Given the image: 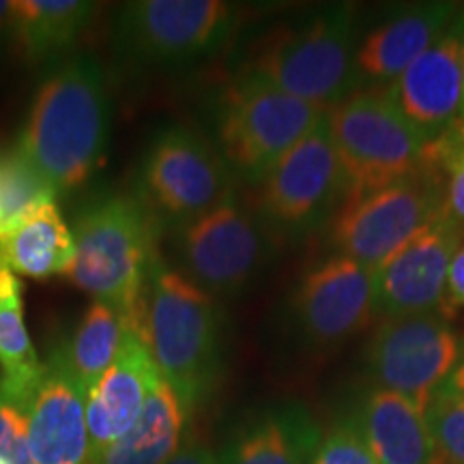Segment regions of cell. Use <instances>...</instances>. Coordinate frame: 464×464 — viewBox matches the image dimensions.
Instances as JSON below:
<instances>
[{"instance_id":"cell-1","label":"cell","mask_w":464,"mask_h":464,"mask_svg":"<svg viewBox=\"0 0 464 464\" xmlns=\"http://www.w3.org/2000/svg\"><path fill=\"white\" fill-rule=\"evenodd\" d=\"M112 100L106 69L92 54L52 65L34 91L17 142L58 194L84 188L106 158Z\"/></svg>"},{"instance_id":"cell-2","label":"cell","mask_w":464,"mask_h":464,"mask_svg":"<svg viewBox=\"0 0 464 464\" xmlns=\"http://www.w3.org/2000/svg\"><path fill=\"white\" fill-rule=\"evenodd\" d=\"M133 327L188 413L211 398L222 376V310L161 252L150 263Z\"/></svg>"},{"instance_id":"cell-3","label":"cell","mask_w":464,"mask_h":464,"mask_svg":"<svg viewBox=\"0 0 464 464\" xmlns=\"http://www.w3.org/2000/svg\"><path fill=\"white\" fill-rule=\"evenodd\" d=\"M75 260L67 277L95 301L116 307L136 324L160 230L131 191L103 189L73 218Z\"/></svg>"},{"instance_id":"cell-4","label":"cell","mask_w":464,"mask_h":464,"mask_svg":"<svg viewBox=\"0 0 464 464\" xmlns=\"http://www.w3.org/2000/svg\"><path fill=\"white\" fill-rule=\"evenodd\" d=\"M355 52V17L340 5L266 33L239 72L329 112L359 91Z\"/></svg>"},{"instance_id":"cell-5","label":"cell","mask_w":464,"mask_h":464,"mask_svg":"<svg viewBox=\"0 0 464 464\" xmlns=\"http://www.w3.org/2000/svg\"><path fill=\"white\" fill-rule=\"evenodd\" d=\"M241 15L239 5L224 0H131L114 9L110 44L133 72H170L224 52Z\"/></svg>"},{"instance_id":"cell-6","label":"cell","mask_w":464,"mask_h":464,"mask_svg":"<svg viewBox=\"0 0 464 464\" xmlns=\"http://www.w3.org/2000/svg\"><path fill=\"white\" fill-rule=\"evenodd\" d=\"M327 112L237 72L213 103L211 140L237 181L256 185Z\"/></svg>"},{"instance_id":"cell-7","label":"cell","mask_w":464,"mask_h":464,"mask_svg":"<svg viewBox=\"0 0 464 464\" xmlns=\"http://www.w3.org/2000/svg\"><path fill=\"white\" fill-rule=\"evenodd\" d=\"M237 179L213 140L189 125H166L150 136L133 174L131 194L160 235L222 205Z\"/></svg>"},{"instance_id":"cell-8","label":"cell","mask_w":464,"mask_h":464,"mask_svg":"<svg viewBox=\"0 0 464 464\" xmlns=\"http://www.w3.org/2000/svg\"><path fill=\"white\" fill-rule=\"evenodd\" d=\"M348 198L370 194L426 166L432 138L406 119L385 89L355 91L327 112Z\"/></svg>"},{"instance_id":"cell-9","label":"cell","mask_w":464,"mask_h":464,"mask_svg":"<svg viewBox=\"0 0 464 464\" xmlns=\"http://www.w3.org/2000/svg\"><path fill=\"white\" fill-rule=\"evenodd\" d=\"M164 237L170 252L168 265L216 299L243 293L274 249L256 211H249L237 194Z\"/></svg>"},{"instance_id":"cell-10","label":"cell","mask_w":464,"mask_h":464,"mask_svg":"<svg viewBox=\"0 0 464 464\" xmlns=\"http://www.w3.org/2000/svg\"><path fill=\"white\" fill-rule=\"evenodd\" d=\"M256 216L274 241L305 239L334 219L348 198L327 114L256 185Z\"/></svg>"},{"instance_id":"cell-11","label":"cell","mask_w":464,"mask_h":464,"mask_svg":"<svg viewBox=\"0 0 464 464\" xmlns=\"http://www.w3.org/2000/svg\"><path fill=\"white\" fill-rule=\"evenodd\" d=\"M445 211V185L428 164L370 194L346 198L332 219L335 254L376 271L417 230Z\"/></svg>"},{"instance_id":"cell-12","label":"cell","mask_w":464,"mask_h":464,"mask_svg":"<svg viewBox=\"0 0 464 464\" xmlns=\"http://www.w3.org/2000/svg\"><path fill=\"white\" fill-rule=\"evenodd\" d=\"M462 355L448 312L382 318L365 353L376 387L396 392L426 409L432 393L448 382Z\"/></svg>"},{"instance_id":"cell-13","label":"cell","mask_w":464,"mask_h":464,"mask_svg":"<svg viewBox=\"0 0 464 464\" xmlns=\"http://www.w3.org/2000/svg\"><path fill=\"white\" fill-rule=\"evenodd\" d=\"M376 316L374 271L342 254L310 266L290 295L295 332L312 346L340 344Z\"/></svg>"},{"instance_id":"cell-14","label":"cell","mask_w":464,"mask_h":464,"mask_svg":"<svg viewBox=\"0 0 464 464\" xmlns=\"http://www.w3.org/2000/svg\"><path fill=\"white\" fill-rule=\"evenodd\" d=\"M462 241L464 226L450 216L448 208L409 237L374 271L379 316L448 312L450 265Z\"/></svg>"},{"instance_id":"cell-15","label":"cell","mask_w":464,"mask_h":464,"mask_svg":"<svg viewBox=\"0 0 464 464\" xmlns=\"http://www.w3.org/2000/svg\"><path fill=\"white\" fill-rule=\"evenodd\" d=\"M464 54V9L396 82L385 89L406 119L437 138L458 121Z\"/></svg>"},{"instance_id":"cell-16","label":"cell","mask_w":464,"mask_h":464,"mask_svg":"<svg viewBox=\"0 0 464 464\" xmlns=\"http://www.w3.org/2000/svg\"><path fill=\"white\" fill-rule=\"evenodd\" d=\"M160 382L161 374L147 342L130 324L119 357L86 393L91 464L138 421L144 404Z\"/></svg>"},{"instance_id":"cell-17","label":"cell","mask_w":464,"mask_h":464,"mask_svg":"<svg viewBox=\"0 0 464 464\" xmlns=\"http://www.w3.org/2000/svg\"><path fill=\"white\" fill-rule=\"evenodd\" d=\"M24 406L34 464H91L86 392L48 359Z\"/></svg>"},{"instance_id":"cell-18","label":"cell","mask_w":464,"mask_h":464,"mask_svg":"<svg viewBox=\"0 0 464 464\" xmlns=\"http://www.w3.org/2000/svg\"><path fill=\"white\" fill-rule=\"evenodd\" d=\"M458 3H421L398 11L357 42L355 73L362 86H390L443 34Z\"/></svg>"},{"instance_id":"cell-19","label":"cell","mask_w":464,"mask_h":464,"mask_svg":"<svg viewBox=\"0 0 464 464\" xmlns=\"http://www.w3.org/2000/svg\"><path fill=\"white\" fill-rule=\"evenodd\" d=\"M321 423L304 402L284 400L260 409L237 428L219 454L222 464H312Z\"/></svg>"},{"instance_id":"cell-20","label":"cell","mask_w":464,"mask_h":464,"mask_svg":"<svg viewBox=\"0 0 464 464\" xmlns=\"http://www.w3.org/2000/svg\"><path fill=\"white\" fill-rule=\"evenodd\" d=\"M351 415L379 464H445L426 411L413 400L374 387Z\"/></svg>"},{"instance_id":"cell-21","label":"cell","mask_w":464,"mask_h":464,"mask_svg":"<svg viewBox=\"0 0 464 464\" xmlns=\"http://www.w3.org/2000/svg\"><path fill=\"white\" fill-rule=\"evenodd\" d=\"M97 7L84 0H14L9 39L28 65L52 67L75 54Z\"/></svg>"},{"instance_id":"cell-22","label":"cell","mask_w":464,"mask_h":464,"mask_svg":"<svg viewBox=\"0 0 464 464\" xmlns=\"http://www.w3.org/2000/svg\"><path fill=\"white\" fill-rule=\"evenodd\" d=\"M75 260V239L56 202L33 213L9 235L0 237V269L48 280L67 276Z\"/></svg>"},{"instance_id":"cell-23","label":"cell","mask_w":464,"mask_h":464,"mask_svg":"<svg viewBox=\"0 0 464 464\" xmlns=\"http://www.w3.org/2000/svg\"><path fill=\"white\" fill-rule=\"evenodd\" d=\"M188 415L172 387L161 379L138 421L92 464H164L183 445Z\"/></svg>"},{"instance_id":"cell-24","label":"cell","mask_w":464,"mask_h":464,"mask_svg":"<svg viewBox=\"0 0 464 464\" xmlns=\"http://www.w3.org/2000/svg\"><path fill=\"white\" fill-rule=\"evenodd\" d=\"M127 329L130 323L116 307L92 299L67 340L58 344L48 359L61 365L89 393L119 357Z\"/></svg>"},{"instance_id":"cell-25","label":"cell","mask_w":464,"mask_h":464,"mask_svg":"<svg viewBox=\"0 0 464 464\" xmlns=\"http://www.w3.org/2000/svg\"><path fill=\"white\" fill-rule=\"evenodd\" d=\"M0 390L24 409L45 363L34 351L24 316V288L20 277L0 269Z\"/></svg>"},{"instance_id":"cell-26","label":"cell","mask_w":464,"mask_h":464,"mask_svg":"<svg viewBox=\"0 0 464 464\" xmlns=\"http://www.w3.org/2000/svg\"><path fill=\"white\" fill-rule=\"evenodd\" d=\"M58 191L22 150L20 142H0V237L58 198Z\"/></svg>"},{"instance_id":"cell-27","label":"cell","mask_w":464,"mask_h":464,"mask_svg":"<svg viewBox=\"0 0 464 464\" xmlns=\"http://www.w3.org/2000/svg\"><path fill=\"white\" fill-rule=\"evenodd\" d=\"M426 161L440 174L445 185V208L464 226V123L456 121L432 138Z\"/></svg>"},{"instance_id":"cell-28","label":"cell","mask_w":464,"mask_h":464,"mask_svg":"<svg viewBox=\"0 0 464 464\" xmlns=\"http://www.w3.org/2000/svg\"><path fill=\"white\" fill-rule=\"evenodd\" d=\"M423 411L443 462L464 464V396L445 382Z\"/></svg>"},{"instance_id":"cell-29","label":"cell","mask_w":464,"mask_h":464,"mask_svg":"<svg viewBox=\"0 0 464 464\" xmlns=\"http://www.w3.org/2000/svg\"><path fill=\"white\" fill-rule=\"evenodd\" d=\"M312 464H379L351 413L335 420L318 440Z\"/></svg>"},{"instance_id":"cell-30","label":"cell","mask_w":464,"mask_h":464,"mask_svg":"<svg viewBox=\"0 0 464 464\" xmlns=\"http://www.w3.org/2000/svg\"><path fill=\"white\" fill-rule=\"evenodd\" d=\"M0 458L9 464H34L28 448L26 413L0 390Z\"/></svg>"},{"instance_id":"cell-31","label":"cell","mask_w":464,"mask_h":464,"mask_svg":"<svg viewBox=\"0 0 464 464\" xmlns=\"http://www.w3.org/2000/svg\"><path fill=\"white\" fill-rule=\"evenodd\" d=\"M164 464H222L219 454L200 440H188Z\"/></svg>"},{"instance_id":"cell-32","label":"cell","mask_w":464,"mask_h":464,"mask_svg":"<svg viewBox=\"0 0 464 464\" xmlns=\"http://www.w3.org/2000/svg\"><path fill=\"white\" fill-rule=\"evenodd\" d=\"M448 307H460L464 310V241L456 249L454 258L450 265L448 276Z\"/></svg>"},{"instance_id":"cell-33","label":"cell","mask_w":464,"mask_h":464,"mask_svg":"<svg viewBox=\"0 0 464 464\" xmlns=\"http://www.w3.org/2000/svg\"><path fill=\"white\" fill-rule=\"evenodd\" d=\"M448 385H450L454 392L460 393V396H464V342H462V355H460V359H458L454 372L450 374Z\"/></svg>"},{"instance_id":"cell-34","label":"cell","mask_w":464,"mask_h":464,"mask_svg":"<svg viewBox=\"0 0 464 464\" xmlns=\"http://www.w3.org/2000/svg\"><path fill=\"white\" fill-rule=\"evenodd\" d=\"M9 24H11V3L7 0H0V39L5 34H9Z\"/></svg>"},{"instance_id":"cell-35","label":"cell","mask_w":464,"mask_h":464,"mask_svg":"<svg viewBox=\"0 0 464 464\" xmlns=\"http://www.w3.org/2000/svg\"><path fill=\"white\" fill-rule=\"evenodd\" d=\"M458 121L464 123V54H462V86H460V108H458Z\"/></svg>"},{"instance_id":"cell-36","label":"cell","mask_w":464,"mask_h":464,"mask_svg":"<svg viewBox=\"0 0 464 464\" xmlns=\"http://www.w3.org/2000/svg\"><path fill=\"white\" fill-rule=\"evenodd\" d=\"M0 464H9L7 460H3V458H0Z\"/></svg>"}]
</instances>
